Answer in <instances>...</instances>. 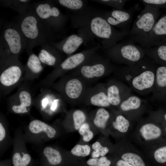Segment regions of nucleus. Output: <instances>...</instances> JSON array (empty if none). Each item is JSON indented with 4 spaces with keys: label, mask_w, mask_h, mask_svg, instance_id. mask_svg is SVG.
Wrapping results in <instances>:
<instances>
[{
    "label": "nucleus",
    "mask_w": 166,
    "mask_h": 166,
    "mask_svg": "<svg viewBox=\"0 0 166 166\" xmlns=\"http://www.w3.org/2000/svg\"><path fill=\"white\" fill-rule=\"evenodd\" d=\"M71 22L73 28L83 29L94 38L100 39L103 50L116 44L129 34L109 24L104 18L103 11L87 6L72 15Z\"/></svg>",
    "instance_id": "nucleus-1"
},
{
    "label": "nucleus",
    "mask_w": 166,
    "mask_h": 166,
    "mask_svg": "<svg viewBox=\"0 0 166 166\" xmlns=\"http://www.w3.org/2000/svg\"><path fill=\"white\" fill-rule=\"evenodd\" d=\"M158 64L146 55L136 63L117 66L115 78L127 85L132 91L145 95L152 93Z\"/></svg>",
    "instance_id": "nucleus-2"
},
{
    "label": "nucleus",
    "mask_w": 166,
    "mask_h": 166,
    "mask_svg": "<svg viewBox=\"0 0 166 166\" xmlns=\"http://www.w3.org/2000/svg\"><path fill=\"white\" fill-rule=\"evenodd\" d=\"M20 15L16 23L28 50L37 45L54 42L58 33L42 22L32 11L29 10Z\"/></svg>",
    "instance_id": "nucleus-3"
},
{
    "label": "nucleus",
    "mask_w": 166,
    "mask_h": 166,
    "mask_svg": "<svg viewBox=\"0 0 166 166\" xmlns=\"http://www.w3.org/2000/svg\"><path fill=\"white\" fill-rule=\"evenodd\" d=\"M116 67V66L110 60L96 52L70 73L80 76L91 85L113 73Z\"/></svg>",
    "instance_id": "nucleus-4"
},
{
    "label": "nucleus",
    "mask_w": 166,
    "mask_h": 166,
    "mask_svg": "<svg viewBox=\"0 0 166 166\" xmlns=\"http://www.w3.org/2000/svg\"><path fill=\"white\" fill-rule=\"evenodd\" d=\"M103 50L104 56L113 62L128 66L136 63L145 56L142 47L128 40Z\"/></svg>",
    "instance_id": "nucleus-5"
},
{
    "label": "nucleus",
    "mask_w": 166,
    "mask_h": 166,
    "mask_svg": "<svg viewBox=\"0 0 166 166\" xmlns=\"http://www.w3.org/2000/svg\"><path fill=\"white\" fill-rule=\"evenodd\" d=\"M29 10L57 33L64 30L68 17L63 14L51 1L36 3L31 8L30 7Z\"/></svg>",
    "instance_id": "nucleus-6"
},
{
    "label": "nucleus",
    "mask_w": 166,
    "mask_h": 166,
    "mask_svg": "<svg viewBox=\"0 0 166 166\" xmlns=\"http://www.w3.org/2000/svg\"><path fill=\"white\" fill-rule=\"evenodd\" d=\"M138 18L134 21L128 36V41L137 44L151 31L159 18L160 9L144 6Z\"/></svg>",
    "instance_id": "nucleus-7"
},
{
    "label": "nucleus",
    "mask_w": 166,
    "mask_h": 166,
    "mask_svg": "<svg viewBox=\"0 0 166 166\" xmlns=\"http://www.w3.org/2000/svg\"><path fill=\"white\" fill-rule=\"evenodd\" d=\"M90 86L80 76L70 73L61 78L57 88L65 99L75 104L81 103L86 90Z\"/></svg>",
    "instance_id": "nucleus-8"
},
{
    "label": "nucleus",
    "mask_w": 166,
    "mask_h": 166,
    "mask_svg": "<svg viewBox=\"0 0 166 166\" xmlns=\"http://www.w3.org/2000/svg\"><path fill=\"white\" fill-rule=\"evenodd\" d=\"M2 52L16 56L26 48L25 40L16 23H8L4 27L1 36Z\"/></svg>",
    "instance_id": "nucleus-9"
},
{
    "label": "nucleus",
    "mask_w": 166,
    "mask_h": 166,
    "mask_svg": "<svg viewBox=\"0 0 166 166\" xmlns=\"http://www.w3.org/2000/svg\"><path fill=\"white\" fill-rule=\"evenodd\" d=\"M140 9L139 5L136 4L127 10H114L103 11V12L104 18L110 25L118 28L121 31L129 33V27L133 15L134 13Z\"/></svg>",
    "instance_id": "nucleus-10"
},
{
    "label": "nucleus",
    "mask_w": 166,
    "mask_h": 166,
    "mask_svg": "<svg viewBox=\"0 0 166 166\" xmlns=\"http://www.w3.org/2000/svg\"><path fill=\"white\" fill-rule=\"evenodd\" d=\"M78 33L67 36L62 40L51 45L60 52L70 55L75 52L83 44H86L94 38L90 33L83 29H79Z\"/></svg>",
    "instance_id": "nucleus-11"
},
{
    "label": "nucleus",
    "mask_w": 166,
    "mask_h": 166,
    "mask_svg": "<svg viewBox=\"0 0 166 166\" xmlns=\"http://www.w3.org/2000/svg\"><path fill=\"white\" fill-rule=\"evenodd\" d=\"M101 47L98 45L81 52L69 56L57 67L53 73V78L63 75L66 72L72 71L81 65L92 54Z\"/></svg>",
    "instance_id": "nucleus-12"
},
{
    "label": "nucleus",
    "mask_w": 166,
    "mask_h": 166,
    "mask_svg": "<svg viewBox=\"0 0 166 166\" xmlns=\"http://www.w3.org/2000/svg\"><path fill=\"white\" fill-rule=\"evenodd\" d=\"M81 103L100 107L111 106L107 97L105 83H98L86 90Z\"/></svg>",
    "instance_id": "nucleus-13"
},
{
    "label": "nucleus",
    "mask_w": 166,
    "mask_h": 166,
    "mask_svg": "<svg viewBox=\"0 0 166 166\" xmlns=\"http://www.w3.org/2000/svg\"><path fill=\"white\" fill-rule=\"evenodd\" d=\"M105 83L108 99L111 106L118 107L132 94L131 88L121 81L113 79Z\"/></svg>",
    "instance_id": "nucleus-14"
},
{
    "label": "nucleus",
    "mask_w": 166,
    "mask_h": 166,
    "mask_svg": "<svg viewBox=\"0 0 166 166\" xmlns=\"http://www.w3.org/2000/svg\"><path fill=\"white\" fill-rule=\"evenodd\" d=\"M166 41V13L159 18L152 29L137 44L143 49L159 45Z\"/></svg>",
    "instance_id": "nucleus-15"
},
{
    "label": "nucleus",
    "mask_w": 166,
    "mask_h": 166,
    "mask_svg": "<svg viewBox=\"0 0 166 166\" xmlns=\"http://www.w3.org/2000/svg\"><path fill=\"white\" fill-rule=\"evenodd\" d=\"M151 100H166V66L158 65L156 72L154 88Z\"/></svg>",
    "instance_id": "nucleus-16"
},
{
    "label": "nucleus",
    "mask_w": 166,
    "mask_h": 166,
    "mask_svg": "<svg viewBox=\"0 0 166 166\" xmlns=\"http://www.w3.org/2000/svg\"><path fill=\"white\" fill-rule=\"evenodd\" d=\"M38 57L42 63L55 68L62 61L60 52L50 44L42 46Z\"/></svg>",
    "instance_id": "nucleus-17"
},
{
    "label": "nucleus",
    "mask_w": 166,
    "mask_h": 166,
    "mask_svg": "<svg viewBox=\"0 0 166 166\" xmlns=\"http://www.w3.org/2000/svg\"><path fill=\"white\" fill-rule=\"evenodd\" d=\"M22 74V69L18 65H10L4 69L1 73L0 83L2 85L6 87L14 85L19 81Z\"/></svg>",
    "instance_id": "nucleus-18"
},
{
    "label": "nucleus",
    "mask_w": 166,
    "mask_h": 166,
    "mask_svg": "<svg viewBox=\"0 0 166 166\" xmlns=\"http://www.w3.org/2000/svg\"><path fill=\"white\" fill-rule=\"evenodd\" d=\"M144 50L145 55L157 64L166 66V41L159 45Z\"/></svg>",
    "instance_id": "nucleus-19"
},
{
    "label": "nucleus",
    "mask_w": 166,
    "mask_h": 166,
    "mask_svg": "<svg viewBox=\"0 0 166 166\" xmlns=\"http://www.w3.org/2000/svg\"><path fill=\"white\" fill-rule=\"evenodd\" d=\"M145 100L133 94H131L123 101L118 106L120 111L128 113L138 111L145 106Z\"/></svg>",
    "instance_id": "nucleus-20"
},
{
    "label": "nucleus",
    "mask_w": 166,
    "mask_h": 166,
    "mask_svg": "<svg viewBox=\"0 0 166 166\" xmlns=\"http://www.w3.org/2000/svg\"><path fill=\"white\" fill-rule=\"evenodd\" d=\"M30 131L34 134H38L41 132L46 133L49 138L54 137L56 133L55 130L45 122L38 120L32 121L29 125Z\"/></svg>",
    "instance_id": "nucleus-21"
},
{
    "label": "nucleus",
    "mask_w": 166,
    "mask_h": 166,
    "mask_svg": "<svg viewBox=\"0 0 166 166\" xmlns=\"http://www.w3.org/2000/svg\"><path fill=\"white\" fill-rule=\"evenodd\" d=\"M140 132L143 137L146 140L157 139L161 135L160 129L156 124L151 123H146L141 126Z\"/></svg>",
    "instance_id": "nucleus-22"
},
{
    "label": "nucleus",
    "mask_w": 166,
    "mask_h": 166,
    "mask_svg": "<svg viewBox=\"0 0 166 166\" xmlns=\"http://www.w3.org/2000/svg\"><path fill=\"white\" fill-rule=\"evenodd\" d=\"M19 100L20 104L18 105L12 106L13 111L17 113H27V107H30L31 104V97L30 94L26 91H22L19 95Z\"/></svg>",
    "instance_id": "nucleus-23"
},
{
    "label": "nucleus",
    "mask_w": 166,
    "mask_h": 166,
    "mask_svg": "<svg viewBox=\"0 0 166 166\" xmlns=\"http://www.w3.org/2000/svg\"><path fill=\"white\" fill-rule=\"evenodd\" d=\"M110 118V113L105 108L100 107L95 112L93 123L96 127L104 129Z\"/></svg>",
    "instance_id": "nucleus-24"
},
{
    "label": "nucleus",
    "mask_w": 166,
    "mask_h": 166,
    "mask_svg": "<svg viewBox=\"0 0 166 166\" xmlns=\"http://www.w3.org/2000/svg\"><path fill=\"white\" fill-rule=\"evenodd\" d=\"M30 1L28 0H6L2 1L5 6H8L18 12L20 15L25 13L28 8Z\"/></svg>",
    "instance_id": "nucleus-25"
},
{
    "label": "nucleus",
    "mask_w": 166,
    "mask_h": 166,
    "mask_svg": "<svg viewBox=\"0 0 166 166\" xmlns=\"http://www.w3.org/2000/svg\"><path fill=\"white\" fill-rule=\"evenodd\" d=\"M57 2L59 5L75 12L81 10L87 5L85 1L81 0H59Z\"/></svg>",
    "instance_id": "nucleus-26"
},
{
    "label": "nucleus",
    "mask_w": 166,
    "mask_h": 166,
    "mask_svg": "<svg viewBox=\"0 0 166 166\" xmlns=\"http://www.w3.org/2000/svg\"><path fill=\"white\" fill-rule=\"evenodd\" d=\"M43 154L49 163L52 165L58 164L61 161L62 157L60 152L51 147H45L44 150Z\"/></svg>",
    "instance_id": "nucleus-27"
},
{
    "label": "nucleus",
    "mask_w": 166,
    "mask_h": 166,
    "mask_svg": "<svg viewBox=\"0 0 166 166\" xmlns=\"http://www.w3.org/2000/svg\"><path fill=\"white\" fill-rule=\"evenodd\" d=\"M113 127L121 132H126L130 125L128 120L123 115L117 114L112 122Z\"/></svg>",
    "instance_id": "nucleus-28"
},
{
    "label": "nucleus",
    "mask_w": 166,
    "mask_h": 166,
    "mask_svg": "<svg viewBox=\"0 0 166 166\" xmlns=\"http://www.w3.org/2000/svg\"><path fill=\"white\" fill-rule=\"evenodd\" d=\"M41 62L38 57L34 53H31L28 58L27 66L33 73L38 74L43 69Z\"/></svg>",
    "instance_id": "nucleus-29"
},
{
    "label": "nucleus",
    "mask_w": 166,
    "mask_h": 166,
    "mask_svg": "<svg viewBox=\"0 0 166 166\" xmlns=\"http://www.w3.org/2000/svg\"><path fill=\"white\" fill-rule=\"evenodd\" d=\"M122 159L133 166H145L142 158L138 155L132 152H127L122 154Z\"/></svg>",
    "instance_id": "nucleus-30"
},
{
    "label": "nucleus",
    "mask_w": 166,
    "mask_h": 166,
    "mask_svg": "<svg viewBox=\"0 0 166 166\" xmlns=\"http://www.w3.org/2000/svg\"><path fill=\"white\" fill-rule=\"evenodd\" d=\"M72 117L74 128L76 130H78L86 122L87 118L85 113L83 110L79 109L75 110L73 112Z\"/></svg>",
    "instance_id": "nucleus-31"
},
{
    "label": "nucleus",
    "mask_w": 166,
    "mask_h": 166,
    "mask_svg": "<svg viewBox=\"0 0 166 166\" xmlns=\"http://www.w3.org/2000/svg\"><path fill=\"white\" fill-rule=\"evenodd\" d=\"M90 148L88 145L77 144L71 150V152L73 155L79 157H85L89 155Z\"/></svg>",
    "instance_id": "nucleus-32"
},
{
    "label": "nucleus",
    "mask_w": 166,
    "mask_h": 166,
    "mask_svg": "<svg viewBox=\"0 0 166 166\" xmlns=\"http://www.w3.org/2000/svg\"><path fill=\"white\" fill-rule=\"evenodd\" d=\"M31 157L28 154L26 153L22 156L18 152L14 154L13 157V163L14 166H26L30 163Z\"/></svg>",
    "instance_id": "nucleus-33"
},
{
    "label": "nucleus",
    "mask_w": 166,
    "mask_h": 166,
    "mask_svg": "<svg viewBox=\"0 0 166 166\" xmlns=\"http://www.w3.org/2000/svg\"><path fill=\"white\" fill-rule=\"evenodd\" d=\"M97 3L111 7L115 10H122L128 1L125 0H93Z\"/></svg>",
    "instance_id": "nucleus-34"
},
{
    "label": "nucleus",
    "mask_w": 166,
    "mask_h": 166,
    "mask_svg": "<svg viewBox=\"0 0 166 166\" xmlns=\"http://www.w3.org/2000/svg\"><path fill=\"white\" fill-rule=\"evenodd\" d=\"M78 132L85 142H88L93 138V133L90 130L89 125L87 122H85L78 129Z\"/></svg>",
    "instance_id": "nucleus-35"
},
{
    "label": "nucleus",
    "mask_w": 166,
    "mask_h": 166,
    "mask_svg": "<svg viewBox=\"0 0 166 166\" xmlns=\"http://www.w3.org/2000/svg\"><path fill=\"white\" fill-rule=\"evenodd\" d=\"M87 164L90 166H110L111 161L105 156L99 158H91L87 161Z\"/></svg>",
    "instance_id": "nucleus-36"
},
{
    "label": "nucleus",
    "mask_w": 166,
    "mask_h": 166,
    "mask_svg": "<svg viewBox=\"0 0 166 166\" xmlns=\"http://www.w3.org/2000/svg\"><path fill=\"white\" fill-rule=\"evenodd\" d=\"M144 6H148L159 9H166V0H142L140 1Z\"/></svg>",
    "instance_id": "nucleus-37"
},
{
    "label": "nucleus",
    "mask_w": 166,
    "mask_h": 166,
    "mask_svg": "<svg viewBox=\"0 0 166 166\" xmlns=\"http://www.w3.org/2000/svg\"><path fill=\"white\" fill-rule=\"evenodd\" d=\"M156 161L160 163L166 162V146L160 148L156 150L154 153Z\"/></svg>",
    "instance_id": "nucleus-38"
},
{
    "label": "nucleus",
    "mask_w": 166,
    "mask_h": 166,
    "mask_svg": "<svg viewBox=\"0 0 166 166\" xmlns=\"http://www.w3.org/2000/svg\"><path fill=\"white\" fill-rule=\"evenodd\" d=\"M93 151L97 153L100 156H104L109 151V148L103 146L98 141H96L92 145Z\"/></svg>",
    "instance_id": "nucleus-39"
},
{
    "label": "nucleus",
    "mask_w": 166,
    "mask_h": 166,
    "mask_svg": "<svg viewBox=\"0 0 166 166\" xmlns=\"http://www.w3.org/2000/svg\"><path fill=\"white\" fill-rule=\"evenodd\" d=\"M6 136L5 130L1 123H0V141L2 140Z\"/></svg>",
    "instance_id": "nucleus-40"
},
{
    "label": "nucleus",
    "mask_w": 166,
    "mask_h": 166,
    "mask_svg": "<svg viewBox=\"0 0 166 166\" xmlns=\"http://www.w3.org/2000/svg\"><path fill=\"white\" fill-rule=\"evenodd\" d=\"M116 166H133L122 159L118 160L116 163Z\"/></svg>",
    "instance_id": "nucleus-41"
},
{
    "label": "nucleus",
    "mask_w": 166,
    "mask_h": 166,
    "mask_svg": "<svg viewBox=\"0 0 166 166\" xmlns=\"http://www.w3.org/2000/svg\"><path fill=\"white\" fill-rule=\"evenodd\" d=\"M164 119H165V120L166 121V113H165V114L164 115ZM165 130H166V128H165Z\"/></svg>",
    "instance_id": "nucleus-42"
}]
</instances>
